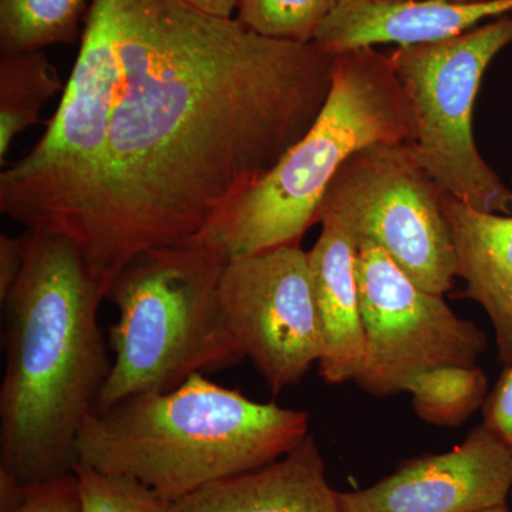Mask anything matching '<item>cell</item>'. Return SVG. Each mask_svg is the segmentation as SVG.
<instances>
[{
    "instance_id": "obj_1",
    "label": "cell",
    "mask_w": 512,
    "mask_h": 512,
    "mask_svg": "<svg viewBox=\"0 0 512 512\" xmlns=\"http://www.w3.org/2000/svg\"><path fill=\"white\" fill-rule=\"evenodd\" d=\"M335 57L148 0L96 177L62 235L104 296L137 256L197 237L308 133Z\"/></svg>"
},
{
    "instance_id": "obj_2",
    "label": "cell",
    "mask_w": 512,
    "mask_h": 512,
    "mask_svg": "<svg viewBox=\"0 0 512 512\" xmlns=\"http://www.w3.org/2000/svg\"><path fill=\"white\" fill-rule=\"evenodd\" d=\"M22 274L3 305L0 471L25 487L73 473L77 440L113 360L103 289L72 242L26 229Z\"/></svg>"
},
{
    "instance_id": "obj_3",
    "label": "cell",
    "mask_w": 512,
    "mask_h": 512,
    "mask_svg": "<svg viewBox=\"0 0 512 512\" xmlns=\"http://www.w3.org/2000/svg\"><path fill=\"white\" fill-rule=\"evenodd\" d=\"M308 436L305 410L255 402L195 375L168 392L93 410L77 451L79 463L137 478L171 503L268 466Z\"/></svg>"
},
{
    "instance_id": "obj_4",
    "label": "cell",
    "mask_w": 512,
    "mask_h": 512,
    "mask_svg": "<svg viewBox=\"0 0 512 512\" xmlns=\"http://www.w3.org/2000/svg\"><path fill=\"white\" fill-rule=\"evenodd\" d=\"M413 134L412 109L390 55L375 47L340 53L328 100L308 133L192 239L227 262L301 244L318 224L330 183L353 154L379 143L409 144Z\"/></svg>"
},
{
    "instance_id": "obj_5",
    "label": "cell",
    "mask_w": 512,
    "mask_h": 512,
    "mask_svg": "<svg viewBox=\"0 0 512 512\" xmlns=\"http://www.w3.org/2000/svg\"><path fill=\"white\" fill-rule=\"evenodd\" d=\"M225 264L190 239L144 252L123 269L106 296L119 318L109 328L113 365L94 410L168 392L245 359L218 295Z\"/></svg>"
},
{
    "instance_id": "obj_6",
    "label": "cell",
    "mask_w": 512,
    "mask_h": 512,
    "mask_svg": "<svg viewBox=\"0 0 512 512\" xmlns=\"http://www.w3.org/2000/svg\"><path fill=\"white\" fill-rule=\"evenodd\" d=\"M148 0H92L79 55L36 146L0 174V211L30 231L62 235L92 187L126 83V45Z\"/></svg>"
},
{
    "instance_id": "obj_7",
    "label": "cell",
    "mask_w": 512,
    "mask_h": 512,
    "mask_svg": "<svg viewBox=\"0 0 512 512\" xmlns=\"http://www.w3.org/2000/svg\"><path fill=\"white\" fill-rule=\"evenodd\" d=\"M511 43L512 13L390 55L412 109L409 146L421 167L468 207L501 215H512V190L478 151L473 117L488 66Z\"/></svg>"
},
{
    "instance_id": "obj_8",
    "label": "cell",
    "mask_w": 512,
    "mask_h": 512,
    "mask_svg": "<svg viewBox=\"0 0 512 512\" xmlns=\"http://www.w3.org/2000/svg\"><path fill=\"white\" fill-rule=\"evenodd\" d=\"M446 197L409 144L379 143L342 165L320 204L318 224L339 225L357 244L375 242L421 288L446 295L458 279Z\"/></svg>"
},
{
    "instance_id": "obj_9",
    "label": "cell",
    "mask_w": 512,
    "mask_h": 512,
    "mask_svg": "<svg viewBox=\"0 0 512 512\" xmlns=\"http://www.w3.org/2000/svg\"><path fill=\"white\" fill-rule=\"evenodd\" d=\"M356 275L366 333L360 390L384 399L427 370L477 365L487 333L456 315L444 295L417 285L375 242L357 244Z\"/></svg>"
},
{
    "instance_id": "obj_10",
    "label": "cell",
    "mask_w": 512,
    "mask_h": 512,
    "mask_svg": "<svg viewBox=\"0 0 512 512\" xmlns=\"http://www.w3.org/2000/svg\"><path fill=\"white\" fill-rule=\"evenodd\" d=\"M218 295L232 336L272 393L298 386L319 362L318 309L301 244L227 262Z\"/></svg>"
},
{
    "instance_id": "obj_11",
    "label": "cell",
    "mask_w": 512,
    "mask_h": 512,
    "mask_svg": "<svg viewBox=\"0 0 512 512\" xmlns=\"http://www.w3.org/2000/svg\"><path fill=\"white\" fill-rule=\"evenodd\" d=\"M512 450L484 424L446 453L409 458L389 476L338 491L342 512H478L507 505Z\"/></svg>"
},
{
    "instance_id": "obj_12",
    "label": "cell",
    "mask_w": 512,
    "mask_h": 512,
    "mask_svg": "<svg viewBox=\"0 0 512 512\" xmlns=\"http://www.w3.org/2000/svg\"><path fill=\"white\" fill-rule=\"evenodd\" d=\"M511 13L512 0H340L313 43L333 56L379 45H423L461 35L483 20Z\"/></svg>"
},
{
    "instance_id": "obj_13",
    "label": "cell",
    "mask_w": 512,
    "mask_h": 512,
    "mask_svg": "<svg viewBox=\"0 0 512 512\" xmlns=\"http://www.w3.org/2000/svg\"><path fill=\"white\" fill-rule=\"evenodd\" d=\"M316 244L308 252L318 309L323 382L336 386L355 382L366 360V333L357 285V241L346 229L322 222Z\"/></svg>"
},
{
    "instance_id": "obj_14",
    "label": "cell",
    "mask_w": 512,
    "mask_h": 512,
    "mask_svg": "<svg viewBox=\"0 0 512 512\" xmlns=\"http://www.w3.org/2000/svg\"><path fill=\"white\" fill-rule=\"evenodd\" d=\"M167 512H342L338 491L309 434L284 457L239 476L218 481L180 500Z\"/></svg>"
},
{
    "instance_id": "obj_15",
    "label": "cell",
    "mask_w": 512,
    "mask_h": 512,
    "mask_svg": "<svg viewBox=\"0 0 512 512\" xmlns=\"http://www.w3.org/2000/svg\"><path fill=\"white\" fill-rule=\"evenodd\" d=\"M446 215L457 256V278L470 299L487 313L498 362L512 366V215L468 207L447 194Z\"/></svg>"
},
{
    "instance_id": "obj_16",
    "label": "cell",
    "mask_w": 512,
    "mask_h": 512,
    "mask_svg": "<svg viewBox=\"0 0 512 512\" xmlns=\"http://www.w3.org/2000/svg\"><path fill=\"white\" fill-rule=\"evenodd\" d=\"M66 89L43 52L0 53V163L15 138L36 126L57 93Z\"/></svg>"
},
{
    "instance_id": "obj_17",
    "label": "cell",
    "mask_w": 512,
    "mask_h": 512,
    "mask_svg": "<svg viewBox=\"0 0 512 512\" xmlns=\"http://www.w3.org/2000/svg\"><path fill=\"white\" fill-rule=\"evenodd\" d=\"M414 413L436 427H458L483 409L488 377L480 366H443L427 370L404 384Z\"/></svg>"
},
{
    "instance_id": "obj_18",
    "label": "cell",
    "mask_w": 512,
    "mask_h": 512,
    "mask_svg": "<svg viewBox=\"0 0 512 512\" xmlns=\"http://www.w3.org/2000/svg\"><path fill=\"white\" fill-rule=\"evenodd\" d=\"M87 0H0V53L73 43Z\"/></svg>"
},
{
    "instance_id": "obj_19",
    "label": "cell",
    "mask_w": 512,
    "mask_h": 512,
    "mask_svg": "<svg viewBox=\"0 0 512 512\" xmlns=\"http://www.w3.org/2000/svg\"><path fill=\"white\" fill-rule=\"evenodd\" d=\"M340 0H239L245 28L285 42L313 43Z\"/></svg>"
},
{
    "instance_id": "obj_20",
    "label": "cell",
    "mask_w": 512,
    "mask_h": 512,
    "mask_svg": "<svg viewBox=\"0 0 512 512\" xmlns=\"http://www.w3.org/2000/svg\"><path fill=\"white\" fill-rule=\"evenodd\" d=\"M83 512H167L170 501L126 474L97 470L77 463Z\"/></svg>"
},
{
    "instance_id": "obj_21",
    "label": "cell",
    "mask_w": 512,
    "mask_h": 512,
    "mask_svg": "<svg viewBox=\"0 0 512 512\" xmlns=\"http://www.w3.org/2000/svg\"><path fill=\"white\" fill-rule=\"evenodd\" d=\"M16 512H83L79 480L74 471L28 487L25 503Z\"/></svg>"
},
{
    "instance_id": "obj_22",
    "label": "cell",
    "mask_w": 512,
    "mask_h": 512,
    "mask_svg": "<svg viewBox=\"0 0 512 512\" xmlns=\"http://www.w3.org/2000/svg\"><path fill=\"white\" fill-rule=\"evenodd\" d=\"M481 410L484 426L512 450V366L504 367Z\"/></svg>"
},
{
    "instance_id": "obj_23",
    "label": "cell",
    "mask_w": 512,
    "mask_h": 512,
    "mask_svg": "<svg viewBox=\"0 0 512 512\" xmlns=\"http://www.w3.org/2000/svg\"><path fill=\"white\" fill-rule=\"evenodd\" d=\"M26 258V234L19 237L0 235V301L12 291L20 274Z\"/></svg>"
},
{
    "instance_id": "obj_24",
    "label": "cell",
    "mask_w": 512,
    "mask_h": 512,
    "mask_svg": "<svg viewBox=\"0 0 512 512\" xmlns=\"http://www.w3.org/2000/svg\"><path fill=\"white\" fill-rule=\"evenodd\" d=\"M28 487L0 471V512H16L25 503Z\"/></svg>"
},
{
    "instance_id": "obj_25",
    "label": "cell",
    "mask_w": 512,
    "mask_h": 512,
    "mask_svg": "<svg viewBox=\"0 0 512 512\" xmlns=\"http://www.w3.org/2000/svg\"><path fill=\"white\" fill-rule=\"evenodd\" d=\"M191 8L218 16V18H234V12L238 9L239 0H183Z\"/></svg>"
},
{
    "instance_id": "obj_26",
    "label": "cell",
    "mask_w": 512,
    "mask_h": 512,
    "mask_svg": "<svg viewBox=\"0 0 512 512\" xmlns=\"http://www.w3.org/2000/svg\"><path fill=\"white\" fill-rule=\"evenodd\" d=\"M478 512H511L507 505H498V507L487 508V510H481Z\"/></svg>"
},
{
    "instance_id": "obj_27",
    "label": "cell",
    "mask_w": 512,
    "mask_h": 512,
    "mask_svg": "<svg viewBox=\"0 0 512 512\" xmlns=\"http://www.w3.org/2000/svg\"><path fill=\"white\" fill-rule=\"evenodd\" d=\"M446 2H453V3H487V2H497V0H446Z\"/></svg>"
},
{
    "instance_id": "obj_28",
    "label": "cell",
    "mask_w": 512,
    "mask_h": 512,
    "mask_svg": "<svg viewBox=\"0 0 512 512\" xmlns=\"http://www.w3.org/2000/svg\"><path fill=\"white\" fill-rule=\"evenodd\" d=\"M510 501H511V503H512V493H511Z\"/></svg>"
}]
</instances>
